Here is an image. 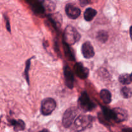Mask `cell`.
Returning a JSON list of instances; mask_svg holds the SVG:
<instances>
[{
  "label": "cell",
  "mask_w": 132,
  "mask_h": 132,
  "mask_svg": "<svg viewBox=\"0 0 132 132\" xmlns=\"http://www.w3.org/2000/svg\"><path fill=\"white\" fill-rule=\"evenodd\" d=\"M80 39L81 34L75 27L71 25H68L66 27L63 34V42L64 43L70 46L78 42Z\"/></svg>",
  "instance_id": "cell-1"
},
{
  "label": "cell",
  "mask_w": 132,
  "mask_h": 132,
  "mask_svg": "<svg viewBox=\"0 0 132 132\" xmlns=\"http://www.w3.org/2000/svg\"><path fill=\"white\" fill-rule=\"evenodd\" d=\"M94 117L90 115H81L73 122V130L76 131H82L86 130L92 123Z\"/></svg>",
  "instance_id": "cell-2"
},
{
  "label": "cell",
  "mask_w": 132,
  "mask_h": 132,
  "mask_svg": "<svg viewBox=\"0 0 132 132\" xmlns=\"http://www.w3.org/2000/svg\"><path fill=\"white\" fill-rule=\"evenodd\" d=\"M78 113V110L76 107H71L64 112L63 116V125L65 128L70 127L73 124Z\"/></svg>",
  "instance_id": "cell-3"
},
{
  "label": "cell",
  "mask_w": 132,
  "mask_h": 132,
  "mask_svg": "<svg viewBox=\"0 0 132 132\" xmlns=\"http://www.w3.org/2000/svg\"><path fill=\"white\" fill-rule=\"evenodd\" d=\"M78 104L79 108L85 112H90L95 107V104L92 101L86 92H82L78 100Z\"/></svg>",
  "instance_id": "cell-4"
},
{
  "label": "cell",
  "mask_w": 132,
  "mask_h": 132,
  "mask_svg": "<svg viewBox=\"0 0 132 132\" xmlns=\"http://www.w3.org/2000/svg\"><path fill=\"white\" fill-rule=\"evenodd\" d=\"M56 108V102L54 99L48 97L43 100L41 103V112L43 116H47L52 114Z\"/></svg>",
  "instance_id": "cell-5"
},
{
  "label": "cell",
  "mask_w": 132,
  "mask_h": 132,
  "mask_svg": "<svg viewBox=\"0 0 132 132\" xmlns=\"http://www.w3.org/2000/svg\"><path fill=\"white\" fill-rule=\"evenodd\" d=\"M65 12L68 18L72 19H76L80 16L81 11L78 7L69 3L66 5Z\"/></svg>",
  "instance_id": "cell-6"
},
{
  "label": "cell",
  "mask_w": 132,
  "mask_h": 132,
  "mask_svg": "<svg viewBox=\"0 0 132 132\" xmlns=\"http://www.w3.org/2000/svg\"><path fill=\"white\" fill-rule=\"evenodd\" d=\"M81 52H82L84 57L86 58V59H90V58L93 57L95 55L94 47H93L91 43L89 42V41H86L82 44Z\"/></svg>",
  "instance_id": "cell-7"
},
{
  "label": "cell",
  "mask_w": 132,
  "mask_h": 132,
  "mask_svg": "<svg viewBox=\"0 0 132 132\" xmlns=\"http://www.w3.org/2000/svg\"><path fill=\"white\" fill-rule=\"evenodd\" d=\"M74 70L76 75L79 78L85 79L89 75V70L87 68L84 67L83 64L81 63H77L74 66Z\"/></svg>",
  "instance_id": "cell-8"
},
{
  "label": "cell",
  "mask_w": 132,
  "mask_h": 132,
  "mask_svg": "<svg viewBox=\"0 0 132 132\" xmlns=\"http://www.w3.org/2000/svg\"><path fill=\"white\" fill-rule=\"evenodd\" d=\"M64 79H65L66 85L69 88H73L74 77H73V74L72 70L68 65H65L64 67Z\"/></svg>",
  "instance_id": "cell-9"
},
{
  "label": "cell",
  "mask_w": 132,
  "mask_h": 132,
  "mask_svg": "<svg viewBox=\"0 0 132 132\" xmlns=\"http://www.w3.org/2000/svg\"><path fill=\"white\" fill-rule=\"evenodd\" d=\"M115 116V122H122L127 119L128 113L125 110L121 108H115L113 109Z\"/></svg>",
  "instance_id": "cell-10"
},
{
  "label": "cell",
  "mask_w": 132,
  "mask_h": 132,
  "mask_svg": "<svg viewBox=\"0 0 132 132\" xmlns=\"http://www.w3.org/2000/svg\"><path fill=\"white\" fill-rule=\"evenodd\" d=\"M9 122L10 125L14 127V131H23L25 128V123L22 120L11 119L9 120Z\"/></svg>",
  "instance_id": "cell-11"
},
{
  "label": "cell",
  "mask_w": 132,
  "mask_h": 132,
  "mask_svg": "<svg viewBox=\"0 0 132 132\" xmlns=\"http://www.w3.org/2000/svg\"><path fill=\"white\" fill-rule=\"evenodd\" d=\"M97 14V12L96 10L92 9V8H88L85 11L84 18L86 21H91L95 18Z\"/></svg>",
  "instance_id": "cell-12"
},
{
  "label": "cell",
  "mask_w": 132,
  "mask_h": 132,
  "mask_svg": "<svg viewBox=\"0 0 132 132\" xmlns=\"http://www.w3.org/2000/svg\"><path fill=\"white\" fill-rule=\"evenodd\" d=\"M100 97L105 104H110L112 101V94L109 90L106 89L102 90L100 92Z\"/></svg>",
  "instance_id": "cell-13"
},
{
  "label": "cell",
  "mask_w": 132,
  "mask_h": 132,
  "mask_svg": "<svg viewBox=\"0 0 132 132\" xmlns=\"http://www.w3.org/2000/svg\"><path fill=\"white\" fill-rule=\"evenodd\" d=\"M119 81L121 84L125 85H129L131 83V76L128 73H122L119 77Z\"/></svg>",
  "instance_id": "cell-14"
},
{
  "label": "cell",
  "mask_w": 132,
  "mask_h": 132,
  "mask_svg": "<svg viewBox=\"0 0 132 132\" xmlns=\"http://www.w3.org/2000/svg\"><path fill=\"white\" fill-rule=\"evenodd\" d=\"M63 45H64V50L66 57H67L69 60L75 61L74 55L73 54V52H72V49L70 47L69 45L64 43V42H63Z\"/></svg>",
  "instance_id": "cell-15"
},
{
  "label": "cell",
  "mask_w": 132,
  "mask_h": 132,
  "mask_svg": "<svg viewBox=\"0 0 132 132\" xmlns=\"http://www.w3.org/2000/svg\"><path fill=\"white\" fill-rule=\"evenodd\" d=\"M108 39V32H106L105 30H100L97 32V39L101 43H104L106 42V41Z\"/></svg>",
  "instance_id": "cell-16"
},
{
  "label": "cell",
  "mask_w": 132,
  "mask_h": 132,
  "mask_svg": "<svg viewBox=\"0 0 132 132\" xmlns=\"http://www.w3.org/2000/svg\"><path fill=\"white\" fill-rule=\"evenodd\" d=\"M121 95L126 99H128L132 96V90L128 87H123L121 89Z\"/></svg>",
  "instance_id": "cell-17"
},
{
  "label": "cell",
  "mask_w": 132,
  "mask_h": 132,
  "mask_svg": "<svg viewBox=\"0 0 132 132\" xmlns=\"http://www.w3.org/2000/svg\"><path fill=\"white\" fill-rule=\"evenodd\" d=\"M32 59H30L26 62V67L24 70V74H25L26 79H27V82L29 85V75H28V71H29L30 67V61Z\"/></svg>",
  "instance_id": "cell-18"
},
{
  "label": "cell",
  "mask_w": 132,
  "mask_h": 132,
  "mask_svg": "<svg viewBox=\"0 0 132 132\" xmlns=\"http://www.w3.org/2000/svg\"><path fill=\"white\" fill-rule=\"evenodd\" d=\"M92 0H79L80 5L82 6H85L86 5H88L89 3H90Z\"/></svg>",
  "instance_id": "cell-19"
},
{
  "label": "cell",
  "mask_w": 132,
  "mask_h": 132,
  "mask_svg": "<svg viewBox=\"0 0 132 132\" xmlns=\"http://www.w3.org/2000/svg\"><path fill=\"white\" fill-rule=\"evenodd\" d=\"M5 21H6V28L7 29V30L9 31V32H10V22H9V19L6 15H5Z\"/></svg>",
  "instance_id": "cell-20"
},
{
  "label": "cell",
  "mask_w": 132,
  "mask_h": 132,
  "mask_svg": "<svg viewBox=\"0 0 132 132\" xmlns=\"http://www.w3.org/2000/svg\"><path fill=\"white\" fill-rule=\"evenodd\" d=\"M121 132H132V129L130 128H127L123 129Z\"/></svg>",
  "instance_id": "cell-21"
},
{
  "label": "cell",
  "mask_w": 132,
  "mask_h": 132,
  "mask_svg": "<svg viewBox=\"0 0 132 132\" xmlns=\"http://www.w3.org/2000/svg\"><path fill=\"white\" fill-rule=\"evenodd\" d=\"M130 37H131V39H132V26L130 27Z\"/></svg>",
  "instance_id": "cell-22"
},
{
  "label": "cell",
  "mask_w": 132,
  "mask_h": 132,
  "mask_svg": "<svg viewBox=\"0 0 132 132\" xmlns=\"http://www.w3.org/2000/svg\"><path fill=\"white\" fill-rule=\"evenodd\" d=\"M40 132H50V131H49L47 129H43V130H41Z\"/></svg>",
  "instance_id": "cell-23"
},
{
  "label": "cell",
  "mask_w": 132,
  "mask_h": 132,
  "mask_svg": "<svg viewBox=\"0 0 132 132\" xmlns=\"http://www.w3.org/2000/svg\"><path fill=\"white\" fill-rule=\"evenodd\" d=\"M130 76H131V82H132V73H131V74L130 75Z\"/></svg>",
  "instance_id": "cell-24"
}]
</instances>
